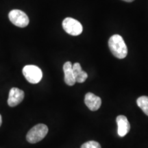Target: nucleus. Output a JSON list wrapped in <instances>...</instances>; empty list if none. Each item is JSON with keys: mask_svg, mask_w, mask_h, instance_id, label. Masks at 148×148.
<instances>
[{"mask_svg": "<svg viewBox=\"0 0 148 148\" xmlns=\"http://www.w3.org/2000/svg\"><path fill=\"white\" fill-rule=\"evenodd\" d=\"M72 69H73L75 82L83 83L86 81L88 77V74L82 69L80 64L78 62H75L72 65Z\"/></svg>", "mask_w": 148, "mask_h": 148, "instance_id": "nucleus-10", "label": "nucleus"}, {"mask_svg": "<svg viewBox=\"0 0 148 148\" xmlns=\"http://www.w3.org/2000/svg\"><path fill=\"white\" fill-rule=\"evenodd\" d=\"M71 62H66L63 65V71L64 73V82L69 86H73L75 84V80L73 75V69Z\"/></svg>", "mask_w": 148, "mask_h": 148, "instance_id": "nucleus-9", "label": "nucleus"}, {"mask_svg": "<svg viewBox=\"0 0 148 148\" xmlns=\"http://www.w3.org/2000/svg\"><path fill=\"white\" fill-rule=\"evenodd\" d=\"M138 106L143 110L146 115L148 116V97L147 96H141L138 97L136 100Z\"/></svg>", "mask_w": 148, "mask_h": 148, "instance_id": "nucleus-11", "label": "nucleus"}, {"mask_svg": "<svg viewBox=\"0 0 148 148\" xmlns=\"http://www.w3.org/2000/svg\"><path fill=\"white\" fill-rule=\"evenodd\" d=\"M62 27L64 30L71 36H78L82 32V24L75 18L67 17L62 21Z\"/></svg>", "mask_w": 148, "mask_h": 148, "instance_id": "nucleus-4", "label": "nucleus"}, {"mask_svg": "<svg viewBox=\"0 0 148 148\" xmlns=\"http://www.w3.org/2000/svg\"><path fill=\"white\" fill-rule=\"evenodd\" d=\"M1 123H2V119H1V115L0 114V126L1 125Z\"/></svg>", "mask_w": 148, "mask_h": 148, "instance_id": "nucleus-13", "label": "nucleus"}, {"mask_svg": "<svg viewBox=\"0 0 148 148\" xmlns=\"http://www.w3.org/2000/svg\"><path fill=\"white\" fill-rule=\"evenodd\" d=\"M81 148H101L100 144L97 141L94 140H90V141L86 142L82 144Z\"/></svg>", "mask_w": 148, "mask_h": 148, "instance_id": "nucleus-12", "label": "nucleus"}, {"mask_svg": "<svg viewBox=\"0 0 148 148\" xmlns=\"http://www.w3.org/2000/svg\"><path fill=\"white\" fill-rule=\"evenodd\" d=\"M108 46L110 51L116 58L123 59L126 57L127 47L121 36L114 34L111 36L108 40Z\"/></svg>", "mask_w": 148, "mask_h": 148, "instance_id": "nucleus-1", "label": "nucleus"}, {"mask_svg": "<svg viewBox=\"0 0 148 148\" xmlns=\"http://www.w3.org/2000/svg\"><path fill=\"white\" fill-rule=\"evenodd\" d=\"M24 92L19 88L13 87L10 90L8 99V104L10 107L16 106L24 99Z\"/></svg>", "mask_w": 148, "mask_h": 148, "instance_id": "nucleus-6", "label": "nucleus"}, {"mask_svg": "<svg viewBox=\"0 0 148 148\" xmlns=\"http://www.w3.org/2000/svg\"><path fill=\"white\" fill-rule=\"evenodd\" d=\"M48 132V127L46 125L37 124L31 128L26 135V139L29 143H36L43 139Z\"/></svg>", "mask_w": 148, "mask_h": 148, "instance_id": "nucleus-2", "label": "nucleus"}, {"mask_svg": "<svg viewBox=\"0 0 148 148\" xmlns=\"http://www.w3.org/2000/svg\"><path fill=\"white\" fill-rule=\"evenodd\" d=\"M84 102L86 106L92 111H96L100 108L101 105V99L98 96L92 92H87L85 95Z\"/></svg>", "mask_w": 148, "mask_h": 148, "instance_id": "nucleus-7", "label": "nucleus"}, {"mask_svg": "<svg viewBox=\"0 0 148 148\" xmlns=\"http://www.w3.org/2000/svg\"><path fill=\"white\" fill-rule=\"evenodd\" d=\"M23 74L25 79L31 84H37L41 80L42 73L41 69L36 65H26L23 69Z\"/></svg>", "mask_w": 148, "mask_h": 148, "instance_id": "nucleus-3", "label": "nucleus"}, {"mask_svg": "<svg viewBox=\"0 0 148 148\" xmlns=\"http://www.w3.org/2000/svg\"><path fill=\"white\" fill-rule=\"evenodd\" d=\"M8 17L10 21L16 26L25 27L29 24L28 16L23 11L20 10H12L9 12Z\"/></svg>", "mask_w": 148, "mask_h": 148, "instance_id": "nucleus-5", "label": "nucleus"}, {"mask_svg": "<svg viewBox=\"0 0 148 148\" xmlns=\"http://www.w3.org/2000/svg\"><path fill=\"white\" fill-rule=\"evenodd\" d=\"M116 121L118 125V135L121 137H123L129 132L130 130V124L126 116L124 115H119L116 117Z\"/></svg>", "mask_w": 148, "mask_h": 148, "instance_id": "nucleus-8", "label": "nucleus"}, {"mask_svg": "<svg viewBox=\"0 0 148 148\" xmlns=\"http://www.w3.org/2000/svg\"><path fill=\"white\" fill-rule=\"evenodd\" d=\"M123 1H126V2H132V1H134V0H123Z\"/></svg>", "mask_w": 148, "mask_h": 148, "instance_id": "nucleus-14", "label": "nucleus"}]
</instances>
